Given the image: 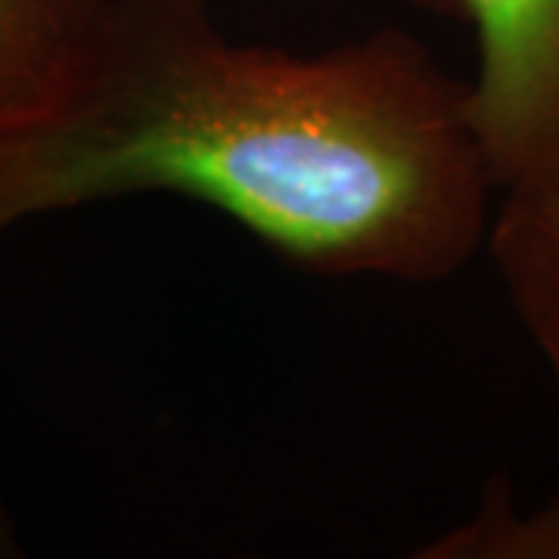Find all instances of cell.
<instances>
[{
	"label": "cell",
	"mask_w": 559,
	"mask_h": 559,
	"mask_svg": "<svg viewBox=\"0 0 559 559\" xmlns=\"http://www.w3.org/2000/svg\"><path fill=\"white\" fill-rule=\"evenodd\" d=\"M112 0H0V140L60 112L87 79Z\"/></svg>",
	"instance_id": "3"
},
{
	"label": "cell",
	"mask_w": 559,
	"mask_h": 559,
	"mask_svg": "<svg viewBox=\"0 0 559 559\" xmlns=\"http://www.w3.org/2000/svg\"><path fill=\"white\" fill-rule=\"evenodd\" d=\"M0 557H22L20 528H16V520H13L3 495H0Z\"/></svg>",
	"instance_id": "6"
},
{
	"label": "cell",
	"mask_w": 559,
	"mask_h": 559,
	"mask_svg": "<svg viewBox=\"0 0 559 559\" xmlns=\"http://www.w3.org/2000/svg\"><path fill=\"white\" fill-rule=\"evenodd\" d=\"M426 559H559V500L520 513L507 481L488 485L476 516L417 550Z\"/></svg>",
	"instance_id": "5"
},
{
	"label": "cell",
	"mask_w": 559,
	"mask_h": 559,
	"mask_svg": "<svg viewBox=\"0 0 559 559\" xmlns=\"http://www.w3.org/2000/svg\"><path fill=\"white\" fill-rule=\"evenodd\" d=\"M503 197L485 246L559 389V168Z\"/></svg>",
	"instance_id": "4"
},
{
	"label": "cell",
	"mask_w": 559,
	"mask_h": 559,
	"mask_svg": "<svg viewBox=\"0 0 559 559\" xmlns=\"http://www.w3.org/2000/svg\"><path fill=\"white\" fill-rule=\"evenodd\" d=\"M469 84L380 28L320 53L224 35L212 0H112L72 100L0 140V237L143 193L205 202L330 277L436 283L488 237Z\"/></svg>",
	"instance_id": "1"
},
{
	"label": "cell",
	"mask_w": 559,
	"mask_h": 559,
	"mask_svg": "<svg viewBox=\"0 0 559 559\" xmlns=\"http://www.w3.org/2000/svg\"><path fill=\"white\" fill-rule=\"evenodd\" d=\"M469 22L479 72L469 121L495 190L559 168V0H404Z\"/></svg>",
	"instance_id": "2"
}]
</instances>
